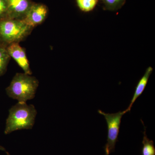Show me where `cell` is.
Returning <instances> with one entry per match:
<instances>
[{
	"label": "cell",
	"instance_id": "1",
	"mask_svg": "<svg viewBox=\"0 0 155 155\" xmlns=\"http://www.w3.org/2000/svg\"><path fill=\"white\" fill-rule=\"evenodd\" d=\"M37 111L33 105L17 103L9 110L6 121L5 134L21 129H31L34 124Z\"/></svg>",
	"mask_w": 155,
	"mask_h": 155
},
{
	"label": "cell",
	"instance_id": "2",
	"mask_svg": "<svg viewBox=\"0 0 155 155\" xmlns=\"http://www.w3.org/2000/svg\"><path fill=\"white\" fill-rule=\"evenodd\" d=\"M33 29L23 20L8 17L0 19V45L7 48L12 44L19 43Z\"/></svg>",
	"mask_w": 155,
	"mask_h": 155
},
{
	"label": "cell",
	"instance_id": "3",
	"mask_svg": "<svg viewBox=\"0 0 155 155\" xmlns=\"http://www.w3.org/2000/svg\"><path fill=\"white\" fill-rule=\"evenodd\" d=\"M39 82L36 78L25 73H17L7 88L9 97L19 103H26L35 96Z\"/></svg>",
	"mask_w": 155,
	"mask_h": 155
},
{
	"label": "cell",
	"instance_id": "4",
	"mask_svg": "<svg viewBox=\"0 0 155 155\" xmlns=\"http://www.w3.org/2000/svg\"><path fill=\"white\" fill-rule=\"evenodd\" d=\"M98 112L104 117L107 125V139L104 150L105 154L109 155L115 151L116 143L118 141L121 119L126 112L124 110L115 114H106L100 110Z\"/></svg>",
	"mask_w": 155,
	"mask_h": 155
},
{
	"label": "cell",
	"instance_id": "5",
	"mask_svg": "<svg viewBox=\"0 0 155 155\" xmlns=\"http://www.w3.org/2000/svg\"><path fill=\"white\" fill-rule=\"evenodd\" d=\"M8 18L23 20L33 2L31 0H8Z\"/></svg>",
	"mask_w": 155,
	"mask_h": 155
},
{
	"label": "cell",
	"instance_id": "6",
	"mask_svg": "<svg viewBox=\"0 0 155 155\" xmlns=\"http://www.w3.org/2000/svg\"><path fill=\"white\" fill-rule=\"evenodd\" d=\"M48 12V8L46 5L34 2L23 21L29 26L35 28L45 21Z\"/></svg>",
	"mask_w": 155,
	"mask_h": 155
},
{
	"label": "cell",
	"instance_id": "7",
	"mask_svg": "<svg viewBox=\"0 0 155 155\" xmlns=\"http://www.w3.org/2000/svg\"><path fill=\"white\" fill-rule=\"evenodd\" d=\"M6 48L11 58L15 60L24 71V73L31 75L32 72L31 70L25 49L21 47L19 43L12 44Z\"/></svg>",
	"mask_w": 155,
	"mask_h": 155
},
{
	"label": "cell",
	"instance_id": "8",
	"mask_svg": "<svg viewBox=\"0 0 155 155\" xmlns=\"http://www.w3.org/2000/svg\"><path fill=\"white\" fill-rule=\"evenodd\" d=\"M153 71L152 67H148L146 70L144 75L140 78V80L139 81L136 87L135 91L134 94L132 98L131 99V101H130V104L127 109L125 110L126 113L128 112H130V109L132 107L133 104L135 102L136 100L137 99V98L142 94L147 86L150 75L152 73Z\"/></svg>",
	"mask_w": 155,
	"mask_h": 155
},
{
	"label": "cell",
	"instance_id": "9",
	"mask_svg": "<svg viewBox=\"0 0 155 155\" xmlns=\"http://www.w3.org/2000/svg\"><path fill=\"white\" fill-rule=\"evenodd\" d=\"M141 122L144 127L143 132V147L142 149V155H155V148L154 142L152 140H150L148 138L146 134V127L144 126L143 122Z\"/></svg>",
	"mask_w": 155,
	"mask_h": 155
},
{
	"label": "cell",
	"instance_id": "10",
	"mask_svg": "<svg viewBox=\"0 0 155 155\" xmlns=\"http://www.w3.org/2000/svg\"><path fill=\"white\" fill-rule=\"evenodd\" d=\"M10 59L7 48L0 45V76L5 73Z\"/></svg>",
	"mask_w": 155,
	"mask_h": 155
},
{
	"label": "cell",
	"instance_id": "11",
	"mask_svg": "<svg viewBox=\"0 0 155 155\" xmlns=\"http://www.w3.org/2000/svg\"><path fill=\"white\" fill-rule=\"evenodd\" d=\"M104 8L107 11H118L125 5L126 0H101Z\"/></svg>",
	"mask_w": 155,
	"mask_h": 155
},
{
	"label": "cell",
	"instance_id": "12",
	"mask_svg": "<svg viewBox=\"0 0 155 155\" xmlns=\"http://www.w3.org/2000/svg\"><path fill=\"white\" fill-rule=\"evenodd\" d=\"M78 7L84 12H89L95 8L98 0H76Z\"/></svg>",
	"mask_w": 155,
	"mask_h": 155
},
{
	"label": "cell",
	"instance_id": "13",
	"mask_svg": "<svg viewBox=\"0 0 155 155\" xmlns=\"http://www.w3.org/2000/svg\"><path fill=\"white\" fill-rule=\"evenodd\" d=\"M8 17V0H0V19Z\"/></svg>",
	"mask_w": 155,
	"mask_h": 155
},
{
	"label": "cell",
	"instance_id": "14",
	"mask_svg": "<svg viewBox=\"0 0 155 155\" xmlns=\"http://www.w3.org/2000/svg\"><path fill=\"white\" fill-rule=\"evenodd\" d=\"M0 150L5 151V148L2 146H0Z\"/></svg>",
	"mask_w": 155,
	"mask_h": 155
},
{
	"label": "cell",
	"instance_id": "15",
	"mask_svg": "<svg viewBox=\"0 0 155 155\" xmlns=\"http://www.w3.org/2000/svg\"><path fill=\"white\" fill-rule=\"evenodd\" d=\"M107 155L105 154V155Z\"/></svg>",
	"mask_w": 155,
	"mask_h": 155
}]
</instances>
